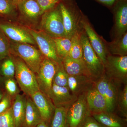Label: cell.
Segmentation results:
<instances>
[{
  "label": "cell",
  "mask_w": 127,
  "mask_h": 127,
  "mask_svg": "<svg viewBox=\"0 0 127 127\" xmlns=\"http://www.w3.org/2000/svg\"><path fill=\"white\" fill-rule=\"evenodd\" d=\"M83 48L82 60L94 81L105 75L104 65L93 50L83 30L81 32Z\"/></svg>",
  "instance_id": "6da1fadb"
},
{
  "label": "cell",
  "mask_w": 127,
  "mask_h": 127,
  "mask_svg": "<svg viewBox=\"0 0 127 127\" xmlns=\"http://www.w3.org/2000/svg\"><path fill=\"white\" fill-rule=\"evenodd\" d=\"M13 61L15 67V76L16 82L25 95L31 97L40 91L35 74L20 58Z\"/></svg>",
  "instance_id": "7a4b0ae2"
},
{
  "label": "cell",
  "mask_w": 127,
  "mask_h": 127,
  "mask_svg": "<svg viewBox=\"0 0 127 127\" xmlns=\"http://www.w3.org/2000/svg\"><path fill=\"white\" fill-rule=\"evenodd\" d=\"M41 27L43 31L52 38L66 37L59 5L43 13Z\"/></svg>",
  "instance_id": "3957f363"
},
{
  "label": "cell",
  "mask_w": 127,
  "mask_h": 127,
  "mask_svg": "<svg viewBox=\"0 0 127 127\" xmlns=\"http://www.w3.org/2000/svg\"><path fill=\"white\" fill-rule=\"evenodd\" d=\"M12 49L35 75L38 73L45 58L39 50L31 44L16 42L12 44Z\"/></svg>",
  "instance_id": "277c9868"
},
{
  "label": "cell",
  "mask_w": 127,
  "mask_h": 127,
  "mask_svg": "<svg viewBox=\"0 0 127 127\" xmlns=\"http://www.w3.org/2000/svg\"><path fill=\"white\" fill-rule=\"evenodd\" d=\"M59 5L66 37L71 39L75 34L83 30L82 20L84 15L73 5L68 6L61 3Z\"/></svg>",
  "instance_id": "5b68a950"
},
{
  "label": "cell",
  "mask_w": 127,
  "mask_h": 127,
  "mask_svg": "<svg viewBox=\"0 0 127 127\" xmlns=\"http://www.w3.org/2000/svg\"><path fill=\"white\" fill-rule=\"evenodd\" d=\"M105 76L117 82L126 83L127 79V56L108 54L104 63Z\"/></svg>",
  "instance_id": "8992f818"
},
{
  "label": "cell",
  "mask_w": 127,
  "mask_h": 127,
  "mask_svg": "<svg viewBox=\"0 0 127 127\" xmlns=\"http://www.w3.org/2000/svg\"><path fill=\"white\" fill-rule=\"evenodd\" d=\"M86 91L78 96L68 107L66 116L68 127H80L87 117L91 114L86 100Z\"/></svg>",
  "instance_id": "52a82bcc"
},
{
  "label": "cell",
  "mask_w": 127,
  "mask_h": 127,
  "mask_svg": "<svg viewBox=\"0 0 127 127\" xmlns=\"http://www.w3.org/2000/svg\"><path fill=\"white\" fill-rule=\"evenodd\" d=\"M61 62L58 63L45 57L39 72L36 75L39 90L48 97L52 87L53 78Z\"/></svg>",
  "instance_id": "ba28073f"
},
{
  "label": "cell",
  "mask_w": 127,
  "mask_h": 127,
  "mask_svg": "<svg viewBox=\"0 0 127 127\" xmlns=\"http://www.w3.org/2000/svg\"><path fill=\"white\" fill-rule=\"evenodd\" d=\"M28 31L37 44L39 51L45 57L58 63L61 62L57 55L54 38L43 31L37 32L32 30Z\"/></svg>",
  "instance_id": "9c48e42d"
},
{
  "label": "cell",
  "mask_w": 127,
  "mask_h": 127,
  "mask_svg": "<svg viewBox=\"0 0 127 127\" xmlns=\"http://www.w3.org/2000/svg\"><path fill=\"white\" fill-rule=\"evenodd\" d=\"M82 25L91 46L104 64L107 56L109 54L105 44V40L102 37L98 35L86 17L84 15L82 20Z\"/></svg>",
  "instance_id": "30bf717a"
},
{
  "label": "cell",
  "mask_w": 127,
  "mask_h": 127,
  "mask_svg": "<svg viewBox=\"0 0 127 127\" xmlns=\"http://www.w3.org/2000/svg\"><path fill=\"white\" fill-rule=\"evenodd\" d=\"M94 83L95 88L105 98L111 111L113 112L119 94L113 80L104 75Z\"/></svg>",
  "instance_id": "8fae6325"
},
{
  "label": "cell",
  "mask_w": 127,
  "mask_h": 127,
  "mask_svg": "<svg viewBox=\"0 0 127 127\" xmlns=\"http://www.w3.org/2000/svg\"><path fill=\"white\" fill-rule=\"evenodd\" d=\"M48 97L57 108L69 107L78 97L72 93L68 87L59 86L53 83Z\"/></svg>",
  "instance_id": "7c38bea8"
},
{
  "label": "cell",
  "mask_w": 127,
  "mask_h": 127,
  "mask_svg": "<svg viewBox=\"0 0 127 127\" xmlns=\"http://www.w3.org/2000/svg\"><path fill=\"white\" fill-rule=\"evenodd\" d=\"M86 98L91 114L103 112H112L107 100L96 90L94 85L87 90Z\"/></svg>",
  "instance_id": "4fadbf2b"
},
{
  "label": "cell",
  "mask_w": 127,
  "mask_h": 127,
  "mask_svg": "<svg viewBox=\"0 0 127 127\" xmlns=\"http://www.w3.org/2000/svg\"><path fill=\"white\" fill-rule=\"evenodd\" d=\"M114 9V39L120 37L127 32V0H119Z\"/></svg>",
  "instance_id": "5bb4252c"
},
{
  "label": "cell",
  "mask_w": 127,
  "mask_h": 127,
  "mask_svg": "<svg viewBox=\"0 0 127 127\" xmlns=\"http://www.w3.org/2000/svg\"><path fill=\"white\" fill-rule=\"evenodd\" d=\"M0 30L16 43L35 44V42L29 32L24 28L8 23H0Z\"/></svg>",
  "instance_id": "9a60e30c"
},
{
  "label": "cell",
  "mask_w": 127,
  "mask_h": 127,
  "mask_svg": "<svg viewBox=\"0 0 127 127\" xmlns=\"http://www.w3.org/2000/svg\"><path fill=\"white\" fill-rule=\"evenodd\" d=\"M30 97L39 110L43 121L49 125L56 108L51 100L47 95L40 91Z\"/></svg>",
  "instance_id": "2e32d148"
},
{
  "label": "cell",
  "mask_w": 127,
  "mask_h": 127,
  "mask_svg": "<svg viewBox=\"0 0 127 127\" xmlns=\"http://www.w3.org/2000/svg\"><path fill=\"white\" fill-rule=\"evenodd\" d=\"M94 82L92 78L85 75L68 76V87L72 94L78 97L92 86Z\"/></svg>",
  "instance_id": "e0dca14e"
},
{
  "label": "cell",
  "mask_w": 127,
  "mask_h": 127,
  "mask_svg": "<svg viewBox=\"0 0 127 127\" xmlns=\"http://www.w3.org/2000/svg\"><path fill=\"white\" fill-rule=\"evenodd\" d=\"M106 127H127V119L118 116L113 112H103L91 114Z\"/></svg>",
  "instance_id": "ac0fdd59"
},
{
  "label": "cell",
  "mask_w": 127,
  "mask_h": 127,
  "mask_svg": "<svg viewBox=\"0 0 127 127\" xmlns=\"http://www.w3.org/2000/svg\"><path fill=\"white\" fill-rule=\"evenodd\" d=\"M62 63L68 76L82 75L91 78L82 59H73L68 56L62 60Z\"/></svg>",
  "instance_id": "d6986e66"
},
{
  "label": "cell",
  "mask_w": 127,
  "mask_h": 127,
  "mask_svg": "<svg viewBox=\"0 0 127 127\" xmlns=\"http://www.w3.org/2000/svg\"><path fill=\"white\" fill-rule=\"evenodd\" d=\"M43 121L39 110L30 97H26L25 119L22 127H35Z\"/></svg>",
  "instance_id": "ffe728a7"
},
{
  "label": "cell",
  "mask_w": 127,
  "mask_h": 127,
  "mask_svg": "<svg viewBox=\"0 0 127 127\" xmlns=\"http://www.w3.org/2000/svg\"><path fill=\"white\" fill-rule=\"evenodd\" d=\"M16 5L21 13L28 19L34 20L43 14L36 0H23Z\"/></svg>",
  "instance_id": "44dd1931"
},
{
  "label": "cell",
  "mask_w": 127,
  "mask_h": 127,
  "mask_svg": "<svg viewBox=\"0 0 127 127\" xmlns=\"http://www.w3.org/2000/svg\"><path fill=\"white\" fill-rule=\"evenodd\" d=\"M26 97L17 94L12 106L15 127H22L25 119Z\"/></svg>",
  "instance_id": "7402d4cb"
},
{
  "label": "cell",
  "mask_w": 127,
  "mask_h": 127,
  "mask_svg": "<svg viewBox=\"0 0 127 127\" xmlns=\"http://www.w3.org/2000/svg\"><path fill=\"white\" fill-rule=\"evenodd\" d=\"M105 44L109 54L114 56H127V32L120 37L115 38L111 42L106 40Z\"/></svg>",
  "instance_id": "603a6c76"
},
{
  "label": "cell",
  "mask_w": 127,
  "mask_h": 127,
  "mask_svg": "<svg viewBox=\"0 0 127 127\" xmlns=\"http://www.w3.org/2000/svg\"><path fill=\"white\" fill-rule=\"evenodd\" d=\"M68 107L56 108L49 124V127H68L67 123V113Z\"/></svg>",
  "instance_id": "cb8c5ba5"
},
{
  "label": "cell",
  "mask_w": 127,
  "mask_h": 127,
  "mask_svg": "<svg viewBox=\"0 0 127 127\" xmlns=\"http://www.w3.org/2000/svg\"><path fill=\"white\" fill-rule=\"evenodd\" d=\"M58 57L61 61L69 54L71 47V39L67 37L54 38Z\"/></svg>",
  "instance_id": "d4e9b609"
},
{
  "label": "cell",
  "mask_w": 127,
  "mask_h": 127,
  "mask_svg": "<svg viewBox=\"0 0 127 127\" xmlns=\"http://www.w3.org/2000/svg\"><path fill=\"white\" fill-rule=\"evenodd\" d=\"M81 32L73 36L71 39V47L68 56L75 59H81L83 57V48L81 39Z\"/></svg>",
  "instance_id": "484cf974"
},
{
  "label": "cell",
  "mask_w": 127,
  "mask_h": 127,
  "mask_svg": "<svg viewBox=\"0 0 127 127\" xmlns=\"http://www.w3.org/2000/svg\"><path fill=\"white\" fill-rule=\"evenodd\" d=\"M68 76L61 62L55 73L53 83L59 86L68 87Z\"/></svg>",
  "instance_id": "4316f807"
},
{
  "label": "cell",
  "mask_w": 127,
  "mask_h": 127,
  "mask_svg": "<svg viewBox=\"0 0 127 127\" xmlns=\"http://www.w3.org/2000/svg\"><path fill=\"white\" fill-rule=\"evenodd\" d=\"M0 71L5 77L13 78L15 76V67L13 59L10 58L5 59L1 66Z\"/></svg>",
  "instance_id": "83f0119b"
},
{
  "label": "cell",
  "mask_w": 127,
  "mask_h": 127,
  "mask_svg": "<svg viewBox=\"0 0 127 127\" xmlns=\"http://www.w3.org/2000/svg\"><path fill=\"white\" fill-rule=\"evenodd\" d=\"M119 110L124 118H127V85H125L123 91L119 94L117 101Z\"/></svg>",
  "instance_id": "f1b7e54d"
},
{
  "label": "cell",
  "mask_w": 127,
  "mask_h": 127,
  "mask_svg": "<svg viewBox=\"0 0 127 127\" xmlns=\"http://www.w3.org/2000/svg\"><path fill=\"white\" fill-rule=\"evenodd\" d=\"M0 127H15L11 107L0 114Z\"/></svg>",
  "instance_id": "f546056e"
},
{
  "label": "cell",
  "mask_w": 127,
  "mask_h": 127,
  "mask_svg": "<svg viewBox=\"0 0 127 127\" xmlns=\"http://www.w3.org/2000/svg\"><path fill=\"white\" fill-rule=\"evenodd\" d=\"M16 5L10 0H0V16L11 15L15 11Z\"/></svg>",
  "instance_id": "4dcf8cb0"
},
{
  "label": "cell",
  "mask_w": 127,
  "mask_h": 127,
  "mask_svg": "<svg viewBox=\"0 0 127 127\" xmlns=\"http://www.w3.org/2000/svg\"><path fill=\"white\" fill-rule=\"evenodd\" d=\"M9 44L5 34L0 30V61L9 55Z\"/></svg>",
  "instance_id": "1f68e13d"
},
{
  "label": "cell",
  "mask_w": 127,
  "mask_h": 127,
  "mask_svg": "<svg viewBox=\"0 0 127 127\" xmlns=\"http://www.w3.org/2000/svg\"><path fill=\"white\" fill-rule=\"evenodd\" d=\"M16 82L13 78H8L5 81V88L8 93L7 94L10 97L15 98L17 94H19V90Z\"/></svg>",
  "instance_id": "d6a6232c"
},
{
  "label": "cell",
  "mask_w": 127,
  "mask_h": 127,
  "mask_svg": "<svg viewBox=\"0 0 127 127\" xmlns=\"http://www.w3.org/2000/svg\"><path fill=\"white\" fill-rule=\"evenodd\" d=\"M41 7L43 14L45 12L55 7L59 2V0H36Z\"/></svg>",
  "instance_id": "836d02e7"
},
{
  "label": "cell",
  "mask_w": 127,
  "mask_h": 127,
  "mask_svg": "<svg viewBox=\"0 0 127 127\" xmlns=\"http://www.w3.org/2000/svg\"><path fill=\"white\" fill-rule=\"evenodd\" d=\"M80 127H106L96 120L92 115L88 116Z\"/></svg>",
  "instance_id": "e575fe53"
},
{
  "label": "cell",
  "mask_w": 127,
  "mask_h": 127,
  "mask_svg": "<svg viewBox=\"0 0 127 127\" xmlns=\"http://www.w3.org/2000/svg\"><path fill=\"white\" fill-rule=\"evenodd\" d=\"M11 107L10 96L8 94H5L0 101V114L7 111Z\"/></svg>",
  "instance_id": "d590c367"
},
{
  "label": "cell",
  "mask_w": 127,
  "mask_h": 127,
  "mask_svg": "<svg viewBox=\"0 0 127 127\" xmlns=\"http://www.w3.org/2000/svg\"><path fill=\"white\" fill-rule=\"evenodd\" d=\"M98 2L108 6H111L116 4V3L119 0H96Z\"/></svg>",
  "instance_id": "8d00e7d4"
},
{
  "label": "cell",
  "mask_w": 127,
  "mask_h": 127,
  "mask_svg": "<svg viewBox=\"0 0 127 127\" xmlns=\"http://www.w3.org/2000/svg\"><path fill=\"white\" fill-rule=\"evenodd\" d=\"M35 127H49V125L44 121H42L41 122Z\"/></svg>",
  "instance_id": "74e56055"
},
{
  "label": "cell",
  "mask_w": 127,
  "mask_h": 127,
  "mask_svg": "<svg viewBox=\"0 0 127 127\" xmlns=\"http://www.w3.org/2000/svg\"><path fill=\"white\" fill-rule=\"evenodd\" d=\"M11 1L15 4L16 5V4L17 3V2H20V1H21L23 0H10Z\"/></svg>",
  "instance_id": "f35d334b"
},
{
  "label": "cell",
  "mask_w": 127,
  "mask_h": 127,
  "mask_svg": "<svg viewBox=\"0 0 127 127\" xmlns=\"http://www.w3.org/2000/svg\"><path fill=\"white\" fill-rule=\"evenodd\" d=\"M3 95H2V93H0V101L1 100V99H2V97H3Z\"/></svg>",
  "instance_id": "ab89813d"
},
{
  "label": "cell",
  "mask_w": 127,
  "mask_h": 127,
  "mask_svg": "<svg viewBox=\"0 0 127 127\" xmlns=\"http://www.w3.org/2000/svg\"><path fill=\"white\" fill-rule=\"evenodd\" d=\"M2 78H1V76H0V85L1 83H2Z\"/></svg>",
  "instance_id": "60d3db41"
},
{
  "label": "cell",
  "mask_w": 127,
  "mask_h": 127,
  "mask_svg": "<svg viewBox=\"0 0 127 127\" xmlns=\"http://www.w3.org/2000/svg\"></svg>",
  "instance_id": "b9f144b4"
}]
</instances>
